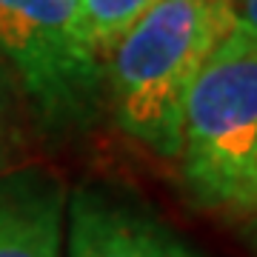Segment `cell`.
<instances>
[{"label": "cell", "mask_w": 257, "mask_h": 257, "mask_svg": "<svg viewBox=\"0 0 257 257\" xmlns=\"http://www.w3.org/2000/svg\"><path fill=\"white\" fill-rule=\"evenodd\" d=\"M66 243V257H203L160 220L94 189L69 200Z\"/></svg>", "instance_id": "obj_4"}, {"label": "cell", "mask_w": 257, "mask_h": 257, "mask_svg": "<svg viewBox=\"0 0 257 257\" xmlns=\"http://www.w3.org/2000/svg\"><path fill=\"white\" fill-rule=\"evenodd\" d=\"M0 55L18 72L46 128L92 126L106 69L86 37L77 0H0Z\"/></svg>", "instance_id": "obj_3"}, {"label": "cell", "mask_w": 257, "mask_h": 257, "mask_svg": "<svg viewBox=\"0 0 257 257\" xmlns=\"http://www.w3.org/2000/svg\"><path fill=\"white\" fill-rule=\"evenodd\" d=\"M229 9L234 18V29H240L257 43V0H229Z\"/></svg>", "instance_id": "obj_7"}, {"label": "cell", "mask_w": 257, "mask_h": 257, "mask_svg": "<svg viewBox=\"0 0 257 257\" xmlns=\"http://www.w3.org/2000/svg\"><path fill=\"white\" fill-rule=\"evenodd\" d=\"M231 29L229 0H157L109 52L120 128L157 155L177 157L186 94Z\"/></svg>", "instance_id": "obj_1"}, {"label": "cell", "mask_w": 257, "mask_h": 257, "mask_svg": "<svg viewBox=\"0 0 257 257\" xmlns=\"http://www.w3.org/2000/svg\"><path fill=\"white\" fill-rule=\"evenodd\" d=\"M63 209V189L46 172L0 175V257H60Z\"/></svg>", "instance_id": "obj_5"}, {"label": "cell", "mask_w": 257, "mask_h": 257, "mask_svg": "<svg viewBox=\"0 0 257 257\" xmlns=\"http://www.w3.org/2000/svg\"><path fill=\"white\" fill-rule=\"evenodd\" d=\"M9 157V94L3 83V69H0V169Z\"/></svg>", "instance_id": "obj_8"}, {"label": "cell", "mask_w": 257, "mask_h": 257, "mask_svg": "<svg viewBox=\"0 0 257 257\" xmlns=\"http://www.w3.org/2000/svg\"><path fill=\"white\" fill-rule=\"evenodd\" d=\"M180 163L206 209L257 217V43L231 29L186 94Z\"/></svg>", "instance_id": "obj_2"}, {"label": "cell", "mask_w": 257, "mask_h": 257, "mask_svg": "<svg viewBox=\"0 0 257 257\" xmlns=\"http://www.w3.org/2000/svg\"><path fill=\"white\" fill-rule=\"evenodd\" d=\"M254 220H257V217H254ZM254 231H257V229H254Z\"/></svg>", "instance_id": "obj_9"}, {"label": "cell", "mask_w": 257, "mask_h": 257, "mask_svg": "<svg viewBox=\"0 0 257 257\" xmlns=\"http://www.w3.org/2000/svg\"><path fill=\"white\" fill-rule=\"evenodd\" d=\"M155 3L157 0H77L86 37L97 49V55H109L111 46Z\"/></svg>", "instance_id": "obj_6"}]
</instances>
